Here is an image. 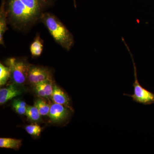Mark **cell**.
I'll list each match as a JSON object with an SVG mask.
<instances>
[{"label": "cell", "mask_w": 154, "mask_h": 154, "mask_svg": "<svg viewBox=\"0 0 154 154\" xmlns=\"http://www.w3.org/2000/svg\"><path fill=\"white\" fill-rule=\"evenodd\" d=\"M25 130L31 135L39 136L41 132L42 128L38 125L31 124L26 126Z\"/></svg>", "instance_id": "17"}, {"label": "cell", "mask_w": 154, "mask_h": 154, "mask_svg": "<svg viewBox=\"0 0 154 154\" xmlns=\"http://www.w3.org/2000/svg\"><path fill=\"white\" fill-rule=\"evenodd\" d=\"M43 50V41L39 34H37L34 40L30 45V50L32 56L37 57L40 56Z\"/></svg>", "instance_id": "10"}, {"label": "cell", "mask_w": 154, "mask_h": 154, "mask_svg": "<svg viewBox=\"0 0 154 154\" xmlns=\"http://www.w3.org/2000/svg\"><path fill=\"white\" fill-rule=\"evenodd\" d=\"M25 114L28 119L32 122H38L41 119V115L34 105L27 106Z\"/></svg>", "instance_id": "12"}, {"label": "cell", "mask_w": 154, "mask_h": 154, "mask_svg": "<svg viewBox=\"0 0 154 154\" xmlns=\"http://www.w3.org/2000/svg\"><path fill=\"white\" fill-rule=\"evenodd\" d=\"M70 111L64 105L54 103L51 105L48 116L53 122L58 123L68 118L70 113Z\"/></svg>", "instance_id": "6"}, {"label": "cell", "mask_w": 154, "mask_h": 154, "mask_svg": "<svg viewBox=\"0 0 154 154\" xmlns=\"http://www.w3.org/2000/svg\"><path fill=\"white\" fill-rule=\"evenodd\" d=\"M56 42L64 49L69 51L75 44L72 33L58 18L51 13L46 12L40 19Z\"/></svg>", "instance_id": "2"}, {"label": "cell", "mask_w": 154, "mask_h": 154, "mask_svg": "<svg viewBox=\"0 0 154 154\" xmlns=\"http://www.w3.org/2000/svg\"><path fill=\"white\" fill-rule=\"evenodd\" d=\"M35 86H37L44 91L47 96V99L50 97L51 98L53 91L54 86L52 80H46Z\"/></svg>", "instance_id": "13"}, {"label": "cell", "mask_w": 154, "mask_h": 154, "mask_svg": "<svg viewBox=\"0 0 154 154\" xmlns=\"http://www.w3.org/2000/svg\"><path fill=\"white\" fill-rule=\"evenodd\" d=\"M34 106L38 109L41 116L48 115L51 105L42 99L36 100L34 103Z\"/></svg>", "instance_id": "14"}, {"label": "cell", "mask_w": 154, "mask_h": 154, "mask_svg": "<svg viewBox=\"0 0 154 154\" xmlns=\"http://www.w3.org/2000/svg\"><path fill=\"white\" fill-rule=\"evenodd\" d=\"M51 98L54 103L64 105L69 108H71L69 104L70 99L68 96L56 85L54 86Z\"/></svg>", "instance_id": "8"}, {"label": "cell", "mask_w": 154, "mask_h": 154, "mask_svg": "<svg viewBox=\"0 0 154 154\" xmlns=\"http://www.w3.org/2000/svg\"><path fill=\"white\" fill-rule=\"evenodd\" d=\"M7 65L11 70V79L14 84L22 85L27 81L30 64L26 59L11 58L8 59Z\"/></svg>", "instance_id": "4"}, {"label": "cell", "mask_w": 154, "mask_h": 154, "mask_svg": "<svg viewBox=\"0 0 154 154\" xmlns=\"http://www.w3.org/2000/svg\"><path fill=\"white\" fill-rule=\"evenodd\" d=\"M11 76V70L8 66L0 64V85H4Z\"/></svg>", "instance_id": "15"}, {"label": "cell", "mask_w": 154, "mask_h": 154, "mask_svg": "<svg viewBox=\"0 0 154 154\" xmlns=\"http://www.w3.org/2000/svg\"><path fill=\"white\" fill-rule=\"evenodd\" d=\"M22 145V140L11 138H0V147L5 148L19 149Z\"/></svg>", "instance_id": "11"}, {"label": "cell", "mask_w": 154, "mask_h": 154, "mask_svg": "<svg viewBox=\"0 0 154 154\" xmlns=\"http://www.w3.org/2000/svg\"><path fill=\"white\" fill-rule=\"evenodd\" d=\"M48 80H52V72L47 67L30 64L27 81L33 86Z\"/></svg>", "instance_id": "5"}, {"label": "cell", "mask_w": 154, "mask_h": 154, "mask_svg": "<svg viewBox=\"0 0 154 154\" xmlns=\"http://www.w3.org/2000/svg\"><path fill=\"white\" fill-rule=\"evenodd\" d=\"M74 2V5L75 8H76V2H75V0H73Z\"/></svg>", "instance_id": "18"}, {"label": "cell", "mask_w": 154, "mask_h": 154, "mask_svg": "<svg viewBox=\"0 0 154 154\" xmlns=\"http://www.w3.org/2000/svg\"><path fill=\"white\" fill-rule=\"evenodd\" d=\"M8 17L5 10L2 6L0 8V43L5 46L4 35L6 31L8 30Z\"/></svg>", "instance_id": "9"}, {"label": "cell", "mask_w": 154, "mask_h": 154, "mask_svg": "<svg viewBox=\"0 0 154 154\" xmlns=\"http://www.w3.org/2000/svg\"><path fill=\"white\" fill-rule=\"evenodd\" d=\"M18 87L19 85L13 83L8 88L0 90V104L1 105L22 94V90Z\"/></svg>", "instance_id": "7"}, {"label": "cell", "mask_w": 154, "mask_h": 154, "mask_svg": "<svg viewBox=\"0 0 154 154\" xmlns=\"http://www.w3.org/2000/svg\"><path fill=\"white\" fill-rule=\"evenodd\" d=\"M12 106L17 113L20 115H23L26 113L27 104L24 101L19 99H14Z\"/></svg>", "instance_id": "16"}, {"label": "cell", "mask_w": 154, "mask_h": 154, "mask_svg": "<svg viewBox=\"0 0 154 154\" xmlns=\"http://www.w3.org/2000/svg\"><path fill=\"white\" fill-rule=\"evenodd\" d=\"M122 39L124 42L125 47L128 50L131 57L133 65L134 77V82L133 84V86L134 87V94L132 95L124 94V95L131 97L132 98L133 101L137 103L144 105H149L153 104L154 103V94L144 88L140 84L138 80L136 66V64L134 62V59L132 53L128 45L125 42L124 38L122 37Z\"/></svg>", "instance_id": "3"}, {"label": "cell", "mask_w": 154, "mask_h": 154, "mask_svg": "<svg viewBox=\"0 0 154 154\" xmlns=\"http://www.w3.org/2000/svg\"><path fill=\"white\" fill-rule=\"evenodd\" d=\"M54 0H2L8 23L15 30L27 32L37 22L42 14L52 7Z\"/></svg>", "instance_id": "1"}]
</instances>
